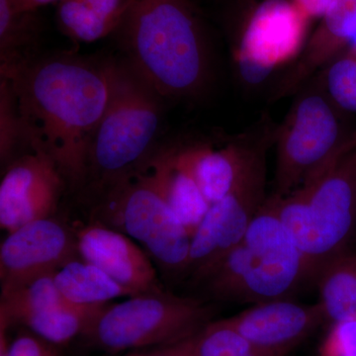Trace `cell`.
Here are the masks:
<instances>
[{
    "label": "cell",
    "mask_w": 356,
    "mask_h": 356,
    "mask_svg": "<svg viewBox=\"0 0 356 356\" xmlns=\"http://www.w3.org/2000/svg\"><path fill=\"white\" fill-rule=\"evenodd\" d=\"M67 182L56 161L33 146L6 166L0 182V226L7 233L53 217Z\"/></svg>",
    "instance_id": "obj_10"
},
{
    "label": "cell",
    "mask_w": 356,
    "mask_h": 356,
    "mask_svg": "<svg viewBox=\"0 0 356 356\" xmlns=\"http://www.w3.org/2000/svg\"><path fill=\"white\" fill-rule=\"evenodd\" d=\"M267 151L259 154L233 191L211 204L191 236L187 270L197 280H205L225 255L243 242L266 200Z\"/></svg>",
    "instance_id": "obj_9"
},
{
    "label": "cell",
    "mask_w": 356,
    "mask_h": 356,
    "mask_svg": "<svg viewBox=\"0 0 356 356\" xmlns=\"http://www.w3.org/2000/svg\"><path fill=\"white\" fill-rule=\"evenodd\" d=\"M212 309L195 299L163 290L108 304L83 334L93 346L110 353L172 346L209 324Z\"/></svg>",
    "instance_id": "obj_6"
},
{
    "label": "cell",
    "mask_w": 356,
    "mask_h": 356,
    "mask_svg": "<svg viewBox=\"0 0 356 356\" xmlns=\"http://www.w3.org/2000/svg\"><path fill=\"white\" fill-rule=\"evenodd\" d=\"M76 255V235L53 217L9 232L0 247L1 292L55 274Z\"/></svg>",
    "instance_id": "obj_11"
},
{
    "label": "cell",
    "mask_w": 356,
    "mask_h": 356,
    "mask_svg": "<svg viewBox=\"0 0 356 356\" xmlns=\"http://www.w3.org/2000/svg\"><path fill=\"white\" fill-rule=\"evenodd\" d=\"M159 350L172 356H284L257 348L224 320L210 322L184 341Z\"/></svg>",
    "instance_id": "obj_21"
},
{
    "label": "cell",
    "mask_w": 356,
    "mask_h": 356,
    "mask_svg": "<svg viewBox=\"0 0 356 356\" xmlns=\"http://www.w3.org/2000/svg\"><path fill=\"white\" fill-rule=\"evenodd\" d=\"M113 36L121 60L163 99H195L210 86V41L194 0H139Z\"/></svg>",
    "instance_id": "obj_2"
},
{
    "label": "cell",
    "mask_w": 356,
    "mask_h": 356,
    "mask_svg": "<svg viewBox=\"0 0 356 356\" xmlns=\"http://www.w3.org/2000/svg\"><path fill=\"white\" fill-rule=\"evenodd\" d=\"M325 93L346 114L356 113V56L348 50L332 58L318 74Z\"/></svg>",
    "instance_id": "obj_23"
},
{
    "label": "cell",
    "mask_w": 356,
    "mask_h": 356,
    "mask_svg": "<svg viewBox=\"0 0 356 356\" xmlns=\"http://www.w3.org/2000/svg\"><path fill=\"white\" fill-rule=\"evenodd\" d=\"M254 266V255L245 243H241L225 255L206 278L210 292L217 298L235 300Z\"/></svg>",
    "instance_id": "obj_24"
},
{
    "label": "cell",
    "mask_w": 356,
    "mask_h": 356,
    "mask_svg": "<svg viewBox=\"0 0 356 356\" xmlns=\"http://www.w3.org/2000/svg\"><path fill=\"white\" fill-rule=\"evenodd\" d=\"M77 254L102 269L131 296L163 290L146 250L118 229L95 222L76 234Z\"/></svg>",
    "instance_id": "obj_13"
},
{
    "label": "cell",
    "mask_w": 356,
    "mask_h": 356,
    "mask_svg": "<svg viewBox=\"0 0 356 356\" xmlns=\"http://www.w3.org/2000/svg\"><path fill=\"white\" fill-rule=\"evenodd\" d=\"M315 283L325 323L332 325L356 318L355 252H346L327 262Z\"/></svg>",
    "instance_id": "obj_19"
},
{
    "label": "cell",
    "mask_w": 356,
    "mask_h": 356,
    "mask_svg": "<svg viewBox=\"0 0 356 356\" xmlns=\"http://www.w3.org/2000/svg\"><path fill=\"white\" fill-rule=\"evenodd\" d=\"M276 196L281 222L305 257L315 282L327 262L353 252L356 146L303 186L283 197Z\"/></svg>",
    "instance_id": "obj_3"
},
{
    "label": "cell",
    "mask_w": 356,
    "mask_h": 356,
    "mask_svg": "<svg viewBox=\"0 0 356 356\" xmlns=\"http://www.w3.org/2000/svg\"><path fill=\"white\" fill-rule=\"evenodd\" d=\"M330 99L318 74L299 89L274 133L275 187L283 197L356 146V128Z\"/></svg>",
    "instance_id": "obj_5"
},
{
    "label": "cell",
    "mask_w": 356,
    "mask_h": 356,
    "mask_svg": "<svg viewBox=\"0 0 356 356\" xmlns=\"http://www.w3.org/2000/svg\"><path fill=\"white\" fill-rule=\"evenodd\" d=\"M32 149L31 139L21 115L13 84L0 76V159L7 165Z\"/></svg>",
    "instance_id": "obj_22"
},
{
    "label": "cell",
    "mask_w": 356,
    "mask_h": 356,
    "mask_svg": "<svg viewBox=\"0 0 356 356\" xmlns=\"http://www.w3.org/2000/svg\"><path fill=\"white\" fill-rule=\"evenodd\" d=\"M43 22L37 11L0 0V72L22 67L41 55Z\"/></svg>",
    "instance_id": "obj_18"
},
{
    "label": "cell",
    "mask_w": 356,
    "mask_h": 356,
    "mask_svg": "<svg viewBox=\"0 0 356 356\" xmlns=\"http://www.w3.org/2000/svg\"><path fill=\"white\" fill-rule=\"evenodd\" d=\"M309 22L294 0H264L254 7L232 47L241 81L259 86L291 64L306 43Z\"/></svg>",
    "instance_id": "obj_8"
},
{
    "label": "cell",
    "mask_w": 356,
    "mask_h": 356,
    "mask_svg": "<svg viewBox=\"0 0 356 356\" xmlns=\"http://www.w3.org/2000/svg\"><path fill=\"white\" fill-rule=\"evenodd\" d=\"M159 353H161V355L163 356H172V355H166V353H163V351H161V350H159Z\"/></svg>",
    "instance_id": "obj_31"
},
{
    "label": "cell",
    "mask_w": 356,
    "mask_h": 356,
    "mask_svg": "<svg viewBox=\"0 0 356 356\" xmlns=\"http://www.w3.org/2000/svg\"><path fill=\"white\" fill-rule=\"evenodd\" d=\"M139 0H60V32L77 43H92L113 35Z\"/></svg>",
    "instance_id": "obj_17"
},
{
    "label": "cell",
    "mask_w": 356,
    "mask_h": 356,
    "mask_svg": "<svg viewBox=\"0 0 356 356\" xmlns=\"http://www.w3.org/2000/svg\"><path fill=\"white\" fill-rule=\"evenodd\" d=\"M156 188L161 192L191 236L209 210L195 178L185 165L177 147H163L143 163Z\"/></svg>",
    "instance_id": "obj_16"
},
{
    "label": "cell",
    "mask_w": 356,
    "mask_h": 356,
    "mask_svg": "<svg viewBox=\"0 0 356 356\" xmlns=\"http://www.w3.org/2000/svg\"><path fill=\"white\" fill-rule=\"evenodd\" d=\"M334 0H294L295 4L309 20L321 18Z\"/></svg>",
    "instance_id": "obj_27"
},
{
    "label": "cell",
    "mask_w": 356,
    "mask_h": 356,
    "mask_svg": "<svg viewBox=\"0 0 356 356\" xmlns=\"http://www.w3.org/2000/svg\"><path fill=\"white\" fill-rule=\"evenodd\" d=\"M54 344L33 334H20L7 343L6 327H1V351L0 356H58Z\"/></svg>",
    "instance_id": "obj_26"
},
{
    "label": "cell",
    "mask_w": 356,
    "mask_h": 356,
    "mask_svg": "<svg viewBox=\"0 0 356 356\" xmlns=\"http://www.w3.org/2000/svg\"><path fill=\"white\" fill-rule=\"evenodd\" d=\"M60 293L79 306H105L112 300L131 295L102 269L83 259H74L54 274Z\"/></svg>",
    "instance_id": "obj_20"
},
{
    "label": "cell",
    "mask_w": 356,
    "mask_h": 356,
    "mask_svg": "<svg viewBox=\"0 0 356 356\" xmlns=\"http://www.w3.org/2000/svg\"><path fill=\"white\" fill-rule=\"evenodd\" d=\"M165 99L120 58L111 97L88 149L86 184L102 193L153 154Z\"/></svg>",
    "instance_id": "obj_4"
},
{
    "label": "cell",
    "mask_w": 356,
    "mask_h": 356,
    "mask_svg": "<svg viewBox=\"0 0 356 356\" xmlns=\"http://www.w3.org/2000/svg\"><path fill=\"white\" fill-rule=\"evenodd\" d=\"M275 128L268 117H264L219 149L204 144L177 147L208 202L221 200L235 188L259 154L274 145Z\"/></svg>",
    "instance_id": "obj_12"
},
{
    "label": "cell",
    "mask_w": 356,
    "mask_h": 356,
    "mask_svg": "<svg viewBox=\"0 0 356 356\" xmlns=\"http://www.w3.org/2000/svg\"><path fill=\"white\" fill-rule=\"evenodd\" d=\"M14 3L21 9L30 11H38L41 7L48 6V4L55 3L60 0H13Z\"/></svg>",
    "instance_id": "obj_28"
},
{
    "label": "cell",
    "mask_w": 356,
    "mask_h": 356,
    "mask_svg": "<svg viewBox=\"0 0 356 356\" xmlns=\"http://www.w3.org/2000/svg\"><path fill=\"white\" fill-rule=\"evenodd\" d=\"M346 50L350 51V53L355 54L356 56V33L355 36L351 38L350 43H348V47H346Z\"/></svg>",
    "instance_id": "obj_29"
},
{
    "label": "cell",
    "mask_w": 356,
    "mask_h": 356,
    "mask_svg": "<svg viewBox=\"0 0 356 356\" xmlns=\"http://www.w3.org/2000/svg\"><path fill=\"white\" fill-rule=\"evenodd\" d=\"M127 356H163L158 351H154V353H133V355H127Z\"/></svg>",
    "instance_id": "obj_30"
},
{
    "label": "cell",
    "mask_w": 356,
    "mask_h": 356,
    "mask_svg": "<svg viewBox=\"0 0 356 356\" xmlns=\"http://www.w3.org/2000/svg\"><path fill=\"white\" fill-rule=\"evenodd\" d=\"M355 33L356 0H334L298 57L276 81L269 100L276 102L296 95L332 58L346 50Z\"/></svg>",
    "instance_id": "obj_15"
},
{
    "label": "cell",
    "mask_w": 356,
    "mask_h": 356,
    "mask_svg": "<svg viewBox=\"0 0 356 356\" xmlns=\"http://www.w3.org/2000/svg\"><path fill=\"white\" fill-rule=\"evenodd\" d=\"M117 58L40 55L0 72L13 84L33 146L50 154L70 186L86 184L89 142L108 105Z\"/></svg>",
    "instance_id": "obj_1"
},
{
    "label": "cell",
    "mask_w": 356,
    "mask_h": 356,
    "mask_svg": "<svg viewBox=\"0 0 356 356\" xmlns=\"http://www.w3.org/2000/svg\"><path fill=\"white\" fill-rule=\"evenodd\" d=\"M103 224L140 243L170 273L188 269L191 236L140 165L100 194Z\"/></svg>",
    "instance_id": "obj_7"
},
{
    "label": "cell",
    "mask_w": 356,
    "mask_h": 356,
    "mask_svg": "<svg viewBox=\"0 0 356 356\" xmlns=\"http://www.w3.org/2000/svg\"><path fill=\"white\" fill-rule=\"evenodd\" d=\"M224 321L257 348L284 356L325 323L318 303L303 305L287 298L254 304Z\"/></svg>",
    "instance_id": "obj_14"
},
{
    "label": "cell",
    "mask_w": 356,
    "mask_h": 356,
    "mask_svg": "<svg viewBox=\"0 0 356 356\" xmlns=\"http://www.w3.org/2000/svg\"><path fill=\"white\" fill-rule=\"evenodd\" d=\"M321 356H356V318L331 325L321 348Z\"/></svg>",
    "instance_id": "obj_25"
}]
</instances>
